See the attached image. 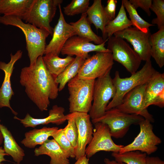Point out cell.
Returning a JSON list of instances; mask_svg holds the SVG:
<instances>
[{"mask_svg": "<svg viewBox=\"0 0 164 164\" xmlns=\"http://www.w3.org/2000/svg\"><path fill=\"white\" fill-rule=\"evenodd\" d=\"M19 78V82L29 98L40 111H47L50 100L56 99L59 91L55 78L48 70L42 56H39L33 65L22 68Z\"/></svg>", "mask_w": 164, "mask_h": 164, "instance_id": "cell-1", "label": "cell"}, {"mask_svg": "<svg viewBox=\"0 0 164 164\" xmlns=\"http://www.w3.org/2000/svg\"><path fill=\"white\" fill-rule=\"evenodd\" d=\"M0 23L16 27L22 31L25 37L30 66L33 65L39 56L44 54L46 39L50 35L47 31L25 23L19 18L13 15L0 16Z\"/></svg>", "mask_w": 164, "mask_h": 164, "instance_id": "cell-2", "label": "cell"}, {"mask_svg": "<svg viewBox=\"0 0 164 164\" xmlns=\"http://www.w3.org/2000/svg\"><path fill=\"white\" fill-rule=\"evenodd\" d=\"M158 72L153 67L151 60L145 61L140 70L129 77L121 78L119 71H116L112 79L116 93L107 105L106 111L119 105L128 92L139 85L147 83Z\"/></svg>", "mask_w": 164, "mask_h": 164, "instance_id": "cell-3", "label": "cell"}, {"mask_svg": "<svg viewBox=\"0 0 164 164\" xmlns=\"http://www.w3.org/2000/svg\"><path fill=\"white\" fill-rule=\"evenodd\" d=\"M95 80L81 79L77 75L69 81L68 100L70 113L89 112L92 105Z\"/></svg>", "mask_w": 164, "mask_h": 164, "instance_id": "cell-4", "label": "cell"}, {"mask_svg": "<svg viewBox=\"0 0 164 164\" xmlns=\"http://www.w3.org/2000/svg\"><path fill=\"white\" fill-rule=\"evenodd\" d=\"M63 2L62 0H33L22 20L46 30L52 36L53 28L50 23L55 15L57 6Z\"/></svg>", "mask_w": 164, "mask_h": 164, "instance_id": "cell-5", "label": "cell"}, {"mask_svg": "<svg viewBox=\"0 0 164 164\" xmlns=\"http://www.w3.org/2000/svg\"><path fill=\"white\" fill-rule=\"evenodd\" d=\"M145 119L135 114L126 113L115 108L107 110L101 117L92 120L93 124L101 122L108 127L112 137L115 138H123L132 125H138Z\"/></svg>", "mask_w": 164, "mask_h": 164, "instance_id": "cell-6", "label": "cell"}, {"mask_svg": "<svg viewBox=\"0 0 164 164\" xmlns=\"http://www.w3.org/2000/svg\"><path fill=\"white\" fill-rule=\"evenodd\" d=\"M110 73L95 80L93 102L89 114L92 120L99 118L104 114L110 100L115 95L116 88Z\"/></svg>", "mask_w": 164, "mask_h": 164, "instance_id": "cell-7", "label": "cell"}, {"mask_svg": "<svg viewBox=\"0 0 164 164\" xmlns=\"http://www.w3.org/2000/svg\"><path fill=\"white\" fill-rule=\"evenodd\" d=\"M108 41L107 48L111 52L113 60L122 65L131 75L137 72L142 60L125 40L112 36Z\"/></svg>", "mask_w": 164, "mask_h": 164, "instance_id": "cell-8", "label": "cell"}, {"mask_svg": "<svg viewBox=\"0 0 164 164\" xmlns=\"http://www.w3.org/2000/svg\"><path fill=\"white\" fill-rule=\"evenodd\" d=\"M114 64L111 51L97 52L85 59L77 76L84 80H95L110 73Z\"/></svg>", "mask_w": 164, "mask_h": 164, "instance_id": "cell-9", "label": "cell"}, {"mask_svg": "<svg viewBox=\"0 0 164 164\" xmlns=\"http://www.w3.org/2000/svg\"><path fill=\"white\" fill-rule=\"evenodd\" d=\"M138 125L140 130L138 135L132 143L124 146L119 153L139 151L149 155L157 151V145L161 143L162 140L154 133L151 123L148 120L144 119Z\"/></svg>", "mask_w": 164, "mask_h": 164, "instance_id": "cell-10", "label": "cell"}, {"mask_svg": "<svg viewBox=\"0 0 164 164\" xmlns=\"http://www.w3.org/2000/svg\"><path fill=\"white\" fill-rule=\"evenodd\" d=\"M94 124L92 138L85 150L87 157L89 159L101 151L119 152L124 145L116 144L114 142L108 126L101 122Z\"/></svg>", "mask_w": 164, "mask_h": 164, "instance_id": "cell-11", "label": "cell"}, {"mask_svg": "<svg viewBox=\"0 0 164 164\" xmlns=\"http://www.w3.org/2000/svg\"><path fill=\"white\" fill-rule=\"evenodd\" d=\"M147 84L139 85L130 91L125 96L121 103L116 108L126 113L141 116L152 123L154 121L153 116L145 106L144 96Z\"/></svg>", "mask_w": 164, "mask_h": 164, "instance_id": "cell-12", "label": "cell"}, {"mask_svg": "<svg viewBox=\"0 0 164 164\" xmlns=\"http://www.w3.org/2000/svg\"><path fill=\"white\" fill-rule=\"evenodd\" d=\"M58 7L59 17L53 28L52 38L46 46L44 55L50 54L59 56L67 40L71 37L76 35L73 27L65 20L60 4L58 5Z\"/></svg>", "mask_w": 164, "mask_h": 164, "instance_id": "cell-13", "label": "cell"}, {"mask_svg": "<svg viewBox=\"0 0 164 164\" xmlns=\"http://www.w3.org/2000/svg\"><path fill=\"white\" fill-rule=\"evenodd\" d=\"M150 30L143 32L135 27H129L122 31L114 33V36L126 40L133 46L134 50L138 54L142 60H151Z\"/></svg>", "mask_w": 164, "mask_h": 164, "instance_id": "cell-14", "label": "cell"}, {"mask_svg": "<svg viewBox=\"0 0 164 164\" xmlns=\"http://www.w3.org/2000/svg\"><path fill=\"white\" fill-rule=\"evenodd\" d=\"M108 38L102 44L95 45L89 39L77 35L70 38L63 47L61 53L63 55H67L72 56L83 57L87 58L89 57L88 53L92 52H108L111 51L106 48L105 43Z\"/></svg>", "mask_w": 164, "mask_h": 164, "instance_id": "cell-15", "label": "cell"}, {"mask_svg": "<svg viewBox=\"0 0 164 164\" xmlns=\"http://www.w3.org/2000/svg\"><path fill=\"white\" fill-rule=\"evenodd\" d=\"M70 114L74 118L78 130L77 145L75 149L77 160L85 155L87 145L92 138L93 128L88 113L75 112Z\"/></svg>", "mask_w": 164, "mask_h": 164, "instance_id": "cell-16", "label": "cell"}, {"mask_svg": "<svg viewBox=\"0 0 164 164\" xmlns=\"http://www.w3.org/2000/svg\"><path fill=\"white\" fill-rule=\"evenodd\" d=\"M22 52L19 50L14 55L10 54L11 59L8 63L0 61V70L5 73L4 79L0 88V108L6 107L9 108L15 116L18 113L11 107L10 101L12 96L14 94L11 86V78L14 69V65L16 62L22 56Z\"/></svg>", "mask_w": 164, "mask_h": 164, "instance_id": "cell-17", "label": "cell"}, {"mask_svg": "<svg viewBox=\"0 0 164 164\" xmlns=\"http://www.w3.org/2000/svg\"><path fill=\"white\" fill-rule=\"evenodd\" d=\"M65 111L63 107L55 105L49 110V115L45 118H35L27 113L23 119L19 118L16 116L14 117V118L19 121L26 128H35L38 125H47L50 123L59 125L63 124L67 120V116L64 114Z\"/></svg>", "mask_w": 164, "mask_h": 164, "instance_id": "cell-18", "label": "cell"}, {"mask_svg": "<svg viewBox=\"0 0 164 164\" xmlns=\"http://www.w3.org/2000/svg\"><path fill=\"white\" fill-rule=\"evenodd\" d=\"M35 155H45L50 158V164H70L67 154L53 139H48L34 151Z\"/></svg>", "mask_w": 164, "mask_h": 164, "instance_id": "cell-19", "label": "cell"}, {"mask_svg": "<svg viewBox=\"0 0 164 164\" xmlns=\"http://www.w3.org/2000/svg\"><path fill=\"white\" fill-rule=\"evenodd\" d=\"M58 129L57 127H46L34 129L25 133V138L21 143L27 148H34L37 145L43 144Z\"/></svg>", "mask_w": 164, "mask_h": 164, "instance_id": "cell-20", "label": "cell"}, {"mask_svg": "<svg viewBox=\"0 0 164 164\" xmlns=\"http://www.w3.org/2000/svg\"><path fill=\"white\" fill-rule=\"evenodd\" d=\"M0 128L3 137L5 152L11 156L15 162L20 164L25 155L24 150L17 144L7 127L0 124Z\"/></svg>", "mask_w": 164, "mask_h": 164, "instance_id": "cell-21", "label": "cell"}, {"mask_svg": "<svg viewBox=\"0 0 164 164\" xmlns=\"http://www.w3.org/2000/svg\"><path fill=\"white\" fill-rule=\"evenodd\" d=\"M33 0H0V15H13L22 20Z\"/></svg>", "mask_w": 164, "mask_h": 164, "instance_id": "cell-22", "label": "cell"}, {"mask_svg": "<svg viewBox=\"0 0 164 164\" xmlns=\"http://www.w3.org/2000/svg\"><path fill=\"white\" fill-rule=\"evenodd\" d=\"M86 13L87 19L90 24L94 25L97 31L100 29L104 35L105 28L108 23L103 6L101 0H94L92 5L89 6Z\"/></svg>", "mask_w": 164, "mask_h": 164, "instance_id": "cell-23", "label": "cell"}, {"mask_svg": "<svg viewBox=\"0 0 164 164\" xmlns=\"http://www.w3.org/2000/svg\"><path fill=\"white\" fill-rule=\"evenodd\" d=\"M132 24L127 15L125 8L121 4L118 14L116 17L109 21L105 28L104 40L109 38L117 32L122 31L131 27Z\"/></svg>", "mask_w": 164, "mask_h": 164, "instance_id": "cell-24", "label": "cell"}, {"mask_svg": "<svg viewBox=\"0 0 164 164\" xmlns=\"http://www.w3.org/2000/svg\"><path fill=\"white\" fill-rule=\"evenodd\" d=\"M150 53L160 68L164 65V26L151 34L150 38Z\"/></svg>", "mask_w": 164, "mask_h": 164, "instance_id": "cell-25", "label": "cell"}, {"mask_svg": "<svg viewBox=\"0 0 164 164\" xmlns=\"http://www.w3.org/2000/svg\"><path fill=\"white\" fill-rule=\"evenodd\" d=\"M69 24L73 27L76 35L79 36L87 39L97 45L101 44L105 41L102 37L97 35L93 31L86 13L82 14L80 18L77 21Z\"/></svg>", "mask_w": 164, "mask_h": 164, "instance_id": "cell-26", "label": "cell"}, {"mask_svg": "<svg viewBox=\"0 0 164 164\" xmlns=\"http://www.w3.org/2000/svg\"><path fill=\"white\" fill-rule=\"evenodd\" d=\"M164 91V74L159 72L147 83L144 96L145 107L151 105L155 98Z\"/></svg>", "mask_w": 164, "mask_h": 164, "instance_id": "cell-27", "label": "cell"}, {"mask_svg": "<svg viewBox=\"0 0 164 164\" xmlns=\"http://www.w3.org/2000/svg\"><path fill=\"white\" fill-rule=\"evenodd\" d=\"M86 59L83 57L76 56L73 60L56 77L55 81L59 85V91H62L67 83L77 75Z\"/></svg>", "mask_w": 164, "mask_h": 164, "instance_id": "cell-28", "label": "cell"}, {"mask_svg": "<svg viewBox=\"0 0 164 164\" xmlns=\"http://www.w3.org/2000/svg\"><path fill=\"white\" fill-rule=\"evenodd\" d=\"M42 58L48 70L55 78L74 59L69 56L61 58L58 56L50 54L45 55L42 56Z\"/></svg>", "mask_w": 164, "mask_h": 164, "instance_id": "cell-29", "label": "cell"}, {"mask_svg": "<svg viewBox=\"0 0 164 164\" xmlns=\"http://www.w3.org/2000/svg\"><path fill=\"white\" fill-rule=\"evenodd\" d=\"M121 4L128 13L132 26L140 31L146 32L150 30L149 27L154 25L150 24L142 19L136 9L128 0H122Z\"/></svg>", "mask_w": 164, "mask_h": 164, "instance_id": "cell-30", "label": "cell"}, {"mask_svg": "<svg viewBox=\"0 0 164 164\" xmlns=\"http://www.w3.org/2000/svg\"><path fill=\"white\" fill-rule=\"evenodd\" d=\"M111 156L115 160L125 164H146L147 155L139 151L126 152L122 153L112 152Z\"/></svg>", "mask_w": 164, "mask_h": 164, "instance_id": "cell-31", "label": "cell"}, {"mask_svg": "<svg viewBox=\"0 0 164 164\" xmlns=\"http://www.w3.org/2000/svg\"><path fill=\"white\" fill-rule=\"evenodd\" d=\"M52 136L69 157L75 158V149L66 137L63 128L58 129Z\"/></svg>", "mask_w": 164, "mask_h": 164, "instance_id": "cell-32", "label": "cell"}, {"mask_svg": "<svg viewBox=\"0 0 164 164\" xmlns=\"http://www.w3.org/2000/svg\"><path fill=\"white\" fill-rule=\"evenodd\" d=\"M90 4L89 0H72L63 7V12L67 15L72 16L86 13Z\"/></svg>", "mask_w": 164, "mask_h": 164, "instance_id": "cell-33", "label": "cell"}, {"mask_svg": "<svg viewBox=\"0 0 164 164\" xmlns=\"http://www.w3.org/2000/svg\"><path fill=\"white\" fill-rule=\"evenodd\" d=\"M68 124L63 128L65 135L73 147L76 148L78 138V130L73 118L70 113L66 115Z\"/></svg>", "mask_w": 164, "mask_h": 164, "instance_id": "cell-34", "label": "cell"}, {"mask_svg": "<svg viewBox=\"0 0 164 164\" xmlns=\"http://www.w3.org/2000/svg\"><path fill=\"white\" fill-rule=\"evenodd\" d=\"M150 9L157 16L156 18L152 19V24H156L159 29L164 26V0H152Z\"/></svg>", "mask_w": 164, "mask_h": 164, "instance_id": "cell-35", "label": "cell"}, {"mask_svg": "<svg viewBox=\"0 0 164 164\" xmlns=\"http://www.w3.org/2000/svg\"><path fill=\"white\" fill-rule=\"evenodd\" d=\"M117 3L116 0H108L106 6L104 7V12L108 22L115 18Z\"/></svg>", "mask_w": 164, "mask_h": 164, "instance_id": "cell-36", "label": "cell"}, {"mask_svg": "<svg viewBox=\"0 0 164 164\" xmlns=\"http://www.w3.org/2000/svg\"><path fill=\"white\" fill-rule=\"evenodd\" d=\"M129 1L136 9L138 7H140L147 13L148 16L151 15L150 9L152 0H130Z\"/></svg>", "mask_w": 164, "mask_h": 164, "instance_id": "cell-37", "label": "cell"}, {"mask_svg": "<svg viewBox=\"0 0 164 164\" xmlns=\"http://www.w3.org/2000/svg\"><path fill=\"white\" fill-rule=\"evenodd\" d=\"M157 106L160 108L164 107V91L156 97L153 100L151 105Z\"/></svg>", "mask_w": 164, "mask_h": 164, "instance_id": "cell-38", "label": "cell"}, {"mask_svg": "<svg viewBox=\"0 0 164 164\" xmlns=\"http://www.w3.org/2000/svg\"><path fill=\"white\" fill-rule=\"evenodd\" d=\"M146 164H164V162L158 157L147 156L146 159Z\"/></svg>", "mask_w": 164, "mask_h": 164, "instance_id": "cell-39", "label": "cell"}, {"mask_svg": "<svg viewBox=\"0 0 164 164\" xmlns=\"http://www.w3.org/2000/svg\"><path fill=\"white\" fill-rule=\"evenodd\" d=\"M74 164H90L89 159L85 155L77 159Z\"/></svg>", "mask_w": 164, "mask_h": 164, "instance_id": "cell-40", "label": "cell"}, {"mask_svg": "<svg viewBox=\"0 0 164 164\" xmlns=\"http://www.w3.org/2000/svg\"><path fill=\"white\" fill-rule=\"evenodd\" d=\"M5 155H9L5 153L2 147H0V164H3L2 162L6 161L5 158Z\"/></svg>", "mask_w": 164, "mask_h": 164, "instance_id": "cell-41", "label": "cell"}, {"mask_svg": "<svg viewBox=\"0 0 164 164\" xmlns=\"http://www.w3.org/2000/svg\"><path fill=\"white\" fill-rule=\"evenodd\" d=\"M104 162L105 164H125L123 162H118L115 160H111L107 158L104 159Z\"/></svg>", "mask_w": 164, "mask_h": 164, "instance_id": "cell-42", "label": "cell"}, {"mask_svg": "<svg viewBox=\"0 0 164 164\" xmlns=\"http://www.w3.org/2000/svg\"><path fill=\"white\" fill-rule=\"evenodd\" d=\"M1 121V120H0V122ZM0 124H1L0 123ZM3 141V137L0 128V145H1L2 144Z\"/></svg>", "mask_w": 164, "mask_h": 164, "instance_id": "cell-43", "label": "cell"}]
</instances>
